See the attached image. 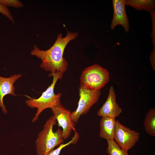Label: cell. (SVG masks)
I'll use <instances>...</instances> for the list:
<instances>
[{
  "label": "cell",
  "instance_id": "cell-1",
  "mask_svg": "<svg viewBox=\"0 0 155 155\" xmlns=\"http://www.w3.org/2000/svg\"><path fill=\"white\" fill-rule=\"evenodd\" d=\"M78 36L76 32L72 33L68 31L66 36L63 37L62 34L60 33L49 49L42 50L34 45L31 55L41 60L40 67L46 71H50V74L58 73L63 75L66 71L68 65L67 61L63 57L65 49L69 42Z\"/></svg>",
  "mask_w": 155,
  "mask_h": 155
},
{
  "label": "cell",
  "instance_id": "cell-2",
  "mask_svg": "<svg viewBox=\"0 0 155 155\" xmlns=\"http://www.w3.org/2000/svg\"><path fill=\"white\" fill-rule=\"evenodd\" d=\"M57 121L53 115L51 116L38 133L36 141V150L38 155H44L53 150L56 146L63 144L62 130L58 128L53 131V128Z\"/></svg>",
  "mask_w": 155,
  "mask_h": 155
},
{
  "label": "cell",
  "instance_id": "cell-3",
  "mask_svg": "<svg viewBox=\"0 0 155 155\" xmlns=\"http://www.w3.org/2000/svg\"><path fill=\"white\" fill-rule=\"evenodd\" d=\"M49 76H53L52 83L46 90L43 92L41 96L38 99L33 98L25 101L29 107L37 109V112L32 119V122H34L38 119L39 115L44 109L49 108H51L61 102L60 99L62 94L59 93L55 94L54 89L57 81L58 79H61L63 75L56 73L50 74Z\"/></svg>",
  "mask_w": 155,
  "mask_h": 155
},
{
  "label": "cell",
  "instance_id": "cell-4",
  "mask_svg": "<svg viewBox=\"0 0 155 155\" xmlns=\"http://www.w3.org/2000/svg\"><path fill=\"white\" fill-rule=\"evenodd\" d=\"M109 80L108 70L95 64L83 70L80 78V85L90 90H100Z\"/></svg>",
  "mask_w": 155,
  "mask_h": 155
},
{
  "label": "cell",
  "instance_id": "cell-5",
  "mask_svg": "<svg viewBox=\"0 0 155 155\" xmlns=\"http://www.w3.org/2000/svg\"><path fill=\"white\" fill-rule=\"evenodd\" d=\"M78 89L80 98L78 106L71 114V118L75 124L81 115L88 113L97 103L101 94L100 90H90L80 85Z\"/></svg>",
  "mask_w": 155,
  "mask_h": 155
},
{
  "label": "cell",
  "instance_id": "cell-6",
  "mask_svg": "<svg viewBox=\"0 0 155 155\" xmlns=\"http://www.w3.org/2000/svg\"><path fill=\"white\" fill-rule=\"evenodd\" d=\"M140 135L116 121L114 140L122 149L128 151L131 149L138 141Z\"/></svg>",
  "mask_w": 155,
  "mask_h": 155
},
{
  "label": "cell",
  "instance_id": "cell-7",
  "mask_svg": "<svg viewBox=\"0 0 155 155\" xmlns=\"http://www.w3.org/2000/svg\"><path fill=\"white\" fill-rule=\"evenodd\" d=\"M53 116L58 123L59 127L62 128V134L64 140L70 136L73 130H75V123L72 119L71 112L66 109L61 102L51 108Z\"/></svg>",
  "mask_w": 155,
  "mask_h": 155
},
{
  "label": "cell",
  "instance_id": "cell-8",
  "mask_svg": "<svg viewBox=\"0 0 155 155\" xmlns=\"http://www.w3.org/2000/svg\"><path fill=\"white\" fill-rule=\"evenodd\" d=\"M113 16L110 26L112 30L118 25L122 26L125 31H129V20L126 12L125 0H112Z\"/></svg>",
  "mask_w": 155,
  "mask_h": 155
},
{
  "label": "cell",
  "instance_id": "cell-9",
  "mask_svg": "<svg viewBox=\"0 0 155 155\" xmlns=\"http://www.w3.org/2000/svg\"><path fill=\"white\" fill-rule=\"evenodd\" d=\"M122 112V109L116 101V95L113 86H111L107 98L102 107L98 110V116L115 118Z\"/></svg>",
  "mask_w": 155,
  "mask_h": 155
},
{
  "label": "cell",
  "instance_id": "cell-10",
  "mask_svg": "<svg viewBox=\"0 0 155 155\" xmlns=\"http://www.w3.org/2000/svg\"><path fill=\"white\" fill-rule=\"evenodd\" d=\"M22 74H14L9 78H4L0 76V107L2 108L3 112L6 114L7 112L5 107L3 104V99L7 94H10L16 96L14 83L22 76Z\"/></svg>",
  "mask_w": 155,
  "mask_h": 155
},
{
  "label": "cell",
  "instance_id": "cell-11",
  "mask_svg": "<svg viewBox=\"0 0 155 155\" xmlns=\"http://www.w3.org/2000/svg\"><path fill=\"white\" fill-rule=\"evenodd\" d=\"M116 122L115 118L102 117L100 121V137L107 140H114Z\"/></svg>",
  "mask_w": 155,
  "mask_h": 155
},
{
  "label": "cell",
  "instance_id": "cell-12",
  "mask_svg": "<svg viewBox=\"0 0 155 155\" xmlns=\"http://www.w3.org/2000/svg\"><path fill=\"white\" fill-rule=\"evenodd\" d=\"M125 4L139 11L144 10L150 12L155 10L154 0H125Z\"/></svg>",
  "mask_w": 155,
  "mask_h": 155
},
{
  "label": "cell",
  "instance_id": "cell-13",
  "mask_svg": "<svg viewBox=\"0 0 155 155\" xmlns=\"http://www.w3.org/2000/svg\"><path fill=\"white\" fill-rule=\"evenodd\" d=\"M145 130L149 135L155 136V108L150 109L147 113L144 121Z\"/></svg>",
  "mask_w": 155,
  "mask_h": 155
},
{
  "label": "cell",
  "instance_id": "cell-14",
  "mask_svg": "<svg viewBox=\"0 0 155 155\" xmlns=\"http://www.w3.org/2000/svg\"><path fill=\"white\" fill-rule=\"evenodd\" d=\"M107 152L108 155H129L128 151L122 149L114 140H107Z\"/></svg>",
  "mask_w": 155,
  "mask_h": 155
},
{
  "label": "cell",
  "instance_id": "cell-15",
  "mask_svg": "<svg viewBox=\"0 0 155 155\" xmlns=\"http://www.w3.org/2000/svg\"><path fill=\"white\" fill-rule=\"evenodd\" d=\"M74 131L75 132L74 135L72 137V139L70 141L66 143L61 144L56 149H53L46 153L44 155H59L61 151L63 148L71 144H76L79 140L80 135L75 130Z\"/></svg>",
  "mask_w": 155,
  "mask_h": 155
},
{
  "label": "cell",
  "instance_id": "cell-16",
  "mask_svg": "<svg viewBox=\"0 0 155 155\" xmlns=\"http://www.w3.org/2000/svg\"><path fill=\"white\" fill-rule=\"evenodd\" d=\"M0 3L5 6L18 8L24 6L22 2L18 0H0Z\"/></svg>",
  "mask_w": 155,
  "mask_h": 155
},
{
  "label": "cell",
  "instance_id": "cell-17",
  "mask_svg": "<svg viewBox=\"0 0 155 155\" xmlns=\"http://www.w3.org/2000/svg\"><path fill=\"white\" fill-rule=\"evenodd\" d=\"M0 13L7 17L13 23H15L14 19L7 7L0 3Z\"/></svg>",
  "mask_w": 155,
  "mask_h": 155
},
{
  "label": "cell",
  "instance_id": "cell-18",
  "mask_svg": "<svg viewBox=\"0 0 155 155\" xmlns=\"http://www.w3.org/2000/svg\"><path fill=\"white\" fill-rule=\"evenodd\" d=\"M150 13L152 24L151 37L152 38V44L153 47L155 46V11Z\"/></svg>",
  "mask_w": 155,
  "mask_h": 155
},
{
  "label": "cell",
  "instance_id": "cell-19",
  "mask_svg": "<svg viewBox=\"0 0 155 155\" xmlns=\"http://www.w3.org/2000/svg\"><path fill=\"white\" fill-rule=\"evenodd\" d=\"M150 61L153 69L155 70V46L153 49L150 57Z\"/></svg>",
  "mask_w": 155,
  "mask_h": 155
}]
</instances>
